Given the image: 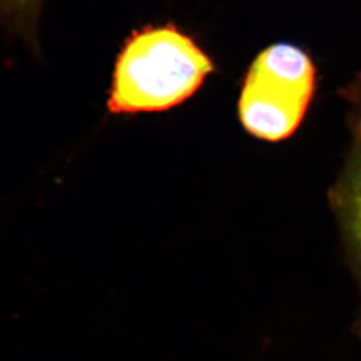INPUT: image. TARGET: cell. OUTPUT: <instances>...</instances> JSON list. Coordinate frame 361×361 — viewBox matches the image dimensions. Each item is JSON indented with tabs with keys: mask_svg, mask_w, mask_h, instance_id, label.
Wrapping results in <instances>:
<instances>
[{
	"mask_svg": "<svg viewBox=\"0 0 361 361\" xmlns=\"http://www.w3.org/2000/svg\"><path fill=\"white\" fill-rule=\"evenodd\" d=\"M214 71L210 55L174 23L142 27L116 55L107 109L114 116L168 111L188 102Z\"/></svg>",
	"mask_w": 361,
	"mask_h": 361,
	"instance_id": "1",
	"label": "cell"
},
{
	"mask_svg": "<svg viewBox=\"0 0 361 361\" xmlns=\"http://www.w3.org/2000/svg\"><path fill=\"white\" fill-rule=\"evenodd\" d=\"M316 89L310 55L289 43L259 52L246 71L238 98V118L258 140L279 142L301 125Z\"/></svg>",
	"mask_w": 361,
	"mask_h": 361,
	"instance_id": "2",
	"label": "cell"
},
{
	"mask_svg": "<svg viewBox=\"0 0 361 361\" xmlns=\"http://www.w3.org/2000/svg\"><path fill=\"white\" fill-rule=\"evenodd\" d=\"M44 0H0V28L39 52L38 28Z\"/></svg>",
	"mask_w": 361,
	"mask_h": 361,
	"instance_id": "3",
	"label": "cell"
},
{
	"mask_svg": "<svg viewBox=\"0 0 361 361\" xmlns=\"http://www.w3.org/2000/svg\"><path fill=\"white\" fill-rule=\"evenodd\" d=\"M344 222L361 286V161L350 182L347 204L344 207Z\"/></svg>",
	"mask_w": 361,
	"mask_h": 361,
	"instance_id": "4",
	"label": "cell"
},
{
	"mask_svg": "<svg viewBox=\"0 0 361 361\" xmlns=\"http://www.w3.org/2000/svg\"><path fill=\"white\" fill-rule=\"evenodd\" d=\"M357 94H359V98H360V109H361V79H360V89L357 91Z\"/></svg>",
	"mask_w": 361,
	"mask_h": 361,
	"instance_id": "5",
	"label": "cell"
}]
</instances>
